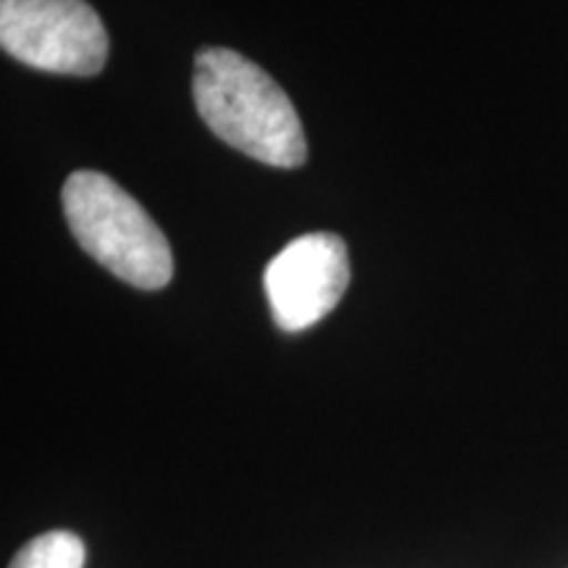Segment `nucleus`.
<instances>
[{
	"label": "nucleus",
	"instance_id": "f257e3e1",
	"mask_svg": "<svg viewBox=\"0 0 568 568\" xmlns=\"http://www.w3.org/2000/svg\"><path fill=\"white\" fill-rule=\"evenodd\" d=\"M193 95L205 126L226 145L276 169H297L308 159L293 101L245 55L230 48L197 53Z\"/></svg>",
	"mask_w": 568,
	"mask_h": 568
},
{
	"label": "nucleus",
	"instance_id": "f03ea898",
	"mask_svg": "<svg viewBox=\"0 0 568 568\" xmlns=\"http://www.w3.org/2000/svg\"><path fill=\"white\" fill-rule=\"evenodd\" d=\"M71 234L98 264L140 290L172 282L174 255L148 211L101 172H74L61 190Z\"/></svg>",
	"mask_w": 568,
	"mask_h": 568
},
{
	"label": "nucleus",
	"instance_id": "7ed1b4c3",
	"mask_svg": "<svg viewBox=\"0 0 568 568\" xmlns=\"http://www.w3.org/2000/svg\"><path fill=\"white\" fill-rule=\"evenodd\" d=\"M0 45L27 67L92 77L109 59V32L88 0H0Z\"/></svg>",
	"mask_w": 568,
	"mask_h": 568
},
{
	"label": "nucleus",
	"instance_id": "20e7f679",
	"mask_svg": "<svg viewBox=\"0 0 568 568\" xmlns=\"http://www.w3.org/2000/svg\"><path fill=\"white\" fill-rule=\"evenodd\" d=\"M351 284V258L343 237L311 232L268 261L264 290L272 316L284 332H303L322 322L343 301Z\"/></svg>",
	"mask_w": 568,
	"mask_h": 568
},
{
	"label": "nucleus",
	"instance_id": "39448f33",
	"mask_svg": "<svg viewBox=\"0 0 568 568\" xmlns=\"http://www.w3.org/2000/svg\"><path fill=\"white\" fill-rule=\"evenodd\" d=\"M84 542L74 531L55 529L30 539L9 568H84Z\"/></svg>",
	"mask_w": 568,
	"mask_h": 568
}]
</instances>
